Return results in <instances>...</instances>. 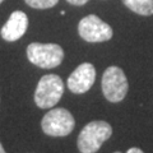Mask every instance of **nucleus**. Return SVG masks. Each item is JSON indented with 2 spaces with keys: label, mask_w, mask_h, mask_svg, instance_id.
Here are the masks:
<instances>
[{
  "label": "nucleus",
  "mask_w": 153,
  "mask_h": 153,
  "mask_svg": "<svg viewBox=\"0 0 153 153\" xmlns=\"http://www.w3.org/2000/svg\"><path fill=\"white\" fill-rule=\"evenodd\" d=\"M112 135V128L102 120L91 121L85 125L78 137V149L80 153H96L101 146Z\"/></svg>",
  "instance_id": "obj_1"
},
{
  "label": "nucleus",
  "mask_w": 153,
  "mask_h": 153,
  "mask_svg": "<svg viewBox=\"0 0 153 153\" xmlns=\"http://www.w3.org/2000/svg\"><path fill=\"white\" fill-rule=\"evenodd\" d=\"M27 57L33 65L42 69L59 66L64 60V50L57 44L32 42L27 46Z\"/></svg>",
  "instance_id": "obj_2"
},
{
  "label": "nucleus",
  "mask_w": 153,
  "mask_h": 153,
  "mask_svg": "<svg viewBox=\"0 0 153 153\" xmlns=\"http://www.w3.org/2000/svg\"><path fill=\"white\" fill-rule=\"evenodd\" d=\"M64 93L63 79L56 74L44 75L35 91V103L40 108H50L60 101Z\"/></svg>",
  "instance_id": "obj_3"
},
{
  "label": "nucleus",
  "mask_w": 153,
  "mask_h": 153,
  "mask_svg": "<svg viewBox=\"0 0 153 153\" xmlns=\"http://www.w3.org/2000/svg\"><path fill=\"white\" fill-rule=\"evenodd\" d=\"M102 93L107 101L117 103L126 97L129 83L125 73L119 66H108L105 70L101 80Z\"/></svg>",
  "instance_id": "obj_4"
},
{
  "label": "nucleus",
  "mask_w": 153,
  "mask_h": 153,
  "mask_svg": "<svg viewBox=\"0 0 153 153\" xmlns=\"http://www.w3.org/2000/svg\"><path fill=\"white\" fill-rule=\"evenodd\" d=\"M75 120L66 108H52L41 121V128L49 137H66L73 131Z\"/></svg>",
  "instance_id": "obj_5"
},
{
  "label": "nucleus",
  "mask_w": 153,
  "mask_h": 153,
  "mask_svg": "<svg viewBox=\"0 0 153 153\" xmlns=\"http://www.w3.org/2000/svg\"><path fill=\"white\" fill-rule=\"evenodd\" d=\"M78 33L84 41L91 44L108 41L114 36L112 28L94 14H89L80 19L78 25Z\"/></svg>",
  "instance_id": "obj_6"
},
{
  "label": "nucleus",
  "mask_w": 153,
  "mask_h": 153,
  "mask_svg": "<svg viewBox=\"0 0 153 153\" xmlns=\"http://www.w3.org/2000/svg\"><path fill=\"white\" fill-rule=\"evenodd\" d=\"M96 80V69L91 63L78 65L68 78V88L75 94L85 93Z\"/></svg>",
  "instance_id": "obj_7"
},
{
  "label": "nucleus",
  "mask_w": 153,
  "mask_h": 153,
  "mask_svg": "<svg viewBox=\"0 0 153 153\" xmlns=\"http://www.w3.org/2000/svg\"><path fill=\"white\" fill-rule=\"evenodd\" d=\"M28 28V17L25 12L16 10L10 14L7 23L0 30V36L8 42L18 41Z\"/></svg>",
  "instance_id": "obj_8"
},
{
  "label": "nucleus",
  "mask_w": 153,
  "mask_h": 153,
  "mask_svg": "<svg viewBox=\"0 0 153 153\" xmlns=\"http://www.w3.org/2000/svg\"><path fill=\"white\" fill-rule=\"evenodd\" d=\"M128 9L143 17L153 16V0H121Z\"/></svg>",
  "instance_id": "obj_9"
},
{
  "label": "nucleus",
  "mask_w": 153,
  "mask_h": 153,
  "mask_svg": "<svg viewBox=\"0 0 153 153\" xmlns=\"http://www.w3.org/2000/svg\"><path fill=\"white\" fill-rule=\"evenodd\" d=\"M28 7L33 9H50L55 7L59 0H25Z\"/></svg>",
  "instance_id": "obj_10"
},
{
  "label": "nucleus",
  "mask_w": 153,
  "mask_h": 153,
  "mask_svg": "<svg viewBox=\"0 0 153 153\" xmlns=\"http://www.w3.org/2000/svg\"><path fill=\"white\" fill-rule=\"evenodd\" d=\"M68 3H70L71 5H76V7H82L84 4H87L89 0H66Z\"/></svg>",
  "instance_id": "obj_11"
},
{
  "label": "nucleus",
  "mask_w": 153,
  "mask_h": 153,
  "mask_svg": "<svg viewBox=\"0 0 153 153\" xmlns=\"http://www.w3.org/2000/svg\"><path fill=\"white\" fill-rule=\"evenodd\" d=\"M126 153H144L140 148H137V147H133V148H129V151Z\"/></svg>",
  "instance_id": "obj_12"
},
{
  "label": "nucleus",
  "mask_w": 153,
  "mask_h": 153,
  "mask_svg": "<svg viewBox=\"0 0 153 153\" xmlns=\"http://www.w3.org/2000/svg\"><path fill=\"white\" fill-rule=\"evenodd\" d=\"M0 153H7L5 149L3 148V144H1V143H0Z\"/></svg>",
  "instance_id": "obj_13"
},
{
  "label": "nucleus",
  "mask_w": 153,
  "mask_h": 153,
  "mask_svg": "<svg viewBox=\"0 0 153 153\" xmlns=\"http://www.w3.org/2000/svg\"><path fill=\"white\" fill-rule=\"evenodd\" d=\"M3 1H4V0H0V4H1V3H3Z\"/></svg>",
  "instance_id": "obj_14"
},
{
  "label": "nucleus",
  "mask_w": 153,
  "mask_h": 153,
  "mask_svg": "<svg viewBox=\"0 0 153 153\" xmlns=\"http://www.w3.org/2000/svg\"><path fill=\"white\" fill-rule=\"evenodd\" d=\"M114 153H121V152H114Z\"/></svg>",
  "instance_id": "obj_15"
}]
</instances>
